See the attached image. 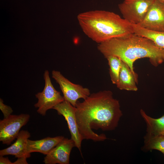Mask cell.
<instances>
[{"label": "cell", "mask_w": 164, "mask_h": 164, "mask_svg": "<svg viewBox=\"0 0 164 164\" xmlns=\"http://www.w3.org/2000/svg\"><path fill=\"white\" fill-rule=\"evenodd\" d=\"M75 107L78 129L83 140L99 142L106 139L105 134H97L92 129L114 130L123 115L119 101L109 90L90 94L82 102L78 101Z\"/></svg>", "instance_id": "6da1fadb"}, {"label": "cell", "mask_w": 164, "mask_h": 164, "mask_svg": "<svg viewBox=\"0 0 164 164\" xmlns=\"http://www.w3.org/2000/svg\"><path fill=\"white\" fill-rule=\"evenodd\" d=\"M97 49L104 57L113 56L120 58L136 75L133 64L138 59L148 58L155 67L164 63V49L149 39L135 33L99 44Z\"/></svg>", "instance_id": "7a4b0ae2"}, {"label": "cell", "mask_w": 164, "mask_h": 164, "mask_svg": "<svg viewBox=\"0 0 164 164\" xmlns=\"http://www.w3.org/2000/svg\"><path fill=\"white\" fill-rule=\"evenodd\" d=\"M77 19L84 34L99 44L134 33L133 24L112 12L87 11L79 14Z\"/></svg>", "instance_id": "3957f363"}, {"label": "cell", "mask_w": 164, "mask_h": 164, "mask_svg": "<svg viewBox=\"0 0 164 164\" xmlns=\"http://www.w3.org/2000/svg\"><path fill=\"white\" fill-rule=\"evenodd\" d=\"M43 77L45 80L44 88L42 92L35 95L38 101L34 106L38 108L37 111L39 114L45 116L48 110L53 109L56 105L63 101L64 99L52 84L48 70L45 71Z\"/></svg>", "instance_id": "277c9868"}, {"label": "cell", "mask_w": 164, "mask_h": 164, "mask_svg": "<svg viewBox=\"0 0 164 164\" xmlns=\"http://www.w3.org/2000/svg\"><path fill=\"white\" fill-rule=\"evenodd\" d=\"M155 0H124L118 5L123 18L132 24L139 25Z\"/></svg>", "instance_id": "5b68a950"}, {"label": "cell", "mask_w": 164, "mask_h": 164, "mask_svg": "<svg viewBox=\"0 0 164 164\" xmlns=\"http://www.w3.org/2000/svg\"><path fill=\"white\" fill-rule=\"evenodd\" d=\"M52 77L59 84L64 100L75 107L78 99L81 98L85 99L90 94L89 89L72 83L59 71L53 70Z\"/></svg>", "instance_id": "8992f818"}, {"label": "cell", "mask_w": 164, "mask_h": 164, "mask_svg": "<svg viewBox=\"0 0 164 164\" xmlns=\"http://www.w3.org/2000/svg\"><path fill=\"white\" fill-rule=\"evenodd\" d=\"M28 114H11L0 121V141L3 144L10 145L16 138L21 128L29 121Z\"/></svg>", "instance_id": "52a82bcc"}, {"label": "cell", "mask_w": 164, "mask_h": 164, "mask_svg": "<svg viewBox=\"0 0 164 164\" xmlns=\"http://www.w3.org/2000/svg\"><path fill=\"white\" fill-rule=\"evenodd\" d=\"M53 109L56 111L58 114L62 115L65 118L71 134V138L74 141L75 147L80 152L81 142L83 139L78 129L75 107L64 100L56 105Z\"/></svg>", "instance_id": "ba28073f"}, {"label": "cell", "mask_w": 164, "mask_h": 164, "mask_svg": "<svg viewBox=\"0 0 164 164\" xmlns=\"http://www.w3.org/2000/svg\"><path fill=\"white\" fill-rule=\"evenodd\" d=\"M138 25L151 30L164 32V3L155 0L142 21Z\"/></svg>", "instance_id": "9c48e42d"}, {"label": "cell", "mask_w": 164, "mask_h": 164, "mask_svg": "<svg viewBox=\"0 0 164 164\" xmlns=\"http://www.w3.org/2000/svg\"><path fill=\"white\" fill-rule=\"evenodd\" d=\"M75 147L71 139L64 138L44 158L45 164H68L71 151Z\"/></svg>", "instance_id": "30bf717a"}, {"label": "cell", "mask_w": 164, "mask_h": 164, "mask_svg": "<svg viewBox=\"0 0 164 164\" xmlns=\"http://www.w3.org/2000/svg\"><path fill=\"white\" fill-rule=\"evenodd\" d=\"M30 133L27 130L20 131L15 142L9 147L0 150V155H14L15 158H29L31 153L27 151L28 140L30 137Z\"/></svg>", "instance_id": "8fae6325"}, {"label": "cell", "mask_w": 164, "mask_h": 164, "mask_svg": "<svg viewBox=\"0 0 164 164\" xmlns=\"http://www.w3.org/2000/svg\"><path fill=\"white\" fill-rule=\"evenodd\" d=\"M64 137L62 136L54 137H48L37 140L28 139L27 149L28 152H39L43 154H47Z\"/></svg>", "instance_id": "7c38bea8"}, {"label": "cell", "mask_w": 164, "mask_h": 164, "mask_svg": "<svg viewBox=\"0 0 164 164\" xmlns=\"http://www.w3.org/2000/svg\"><path fill=\"white\" fill-rule=\"evenodd\" d=\"M138 75H135L129 66L122 61L118 81L116 84L121 90L136 91L138 88Z\"/></svg>", "instance_id": "4fadbf2b"}, {"label": "cell", "mask_w": 164, "mask_h": 164, "mask_svg": "<svg viewBox=\"0 0 164 164\" xmlns=\"http://www.w3.org/2000/svg\"><path fill=\"white\" fill-rule=\"evenodd\" d=\"M140 114L146 124V134L164 136V115L158 118H154L147 115L142 109L140 110Z\"/></svg>", "instance_id": "5bb4252c"}, {"label": "cell", "mask_w": 164, "mask_h": 164, "mask_svg": "<svg viewBox=\"0 0 164 164\" xmlns=\"http://www.w3.org/2000/svg\"><path fill=\"white\" fill-rule=\"evenodd\" d=\"M134 33L151 40L159 47L164 49V32L154 31L139 25L133 24Z\"/></svg>", "instance_id": "9a60e30c"}, {"label": "cell", "mask_w": 164, "mask_h": 164, "mask_svg": "<svg viewBox=\"0 0 164 164\" xmlns=\"http://www.w3.org/2000/svg\"><path fill=\"white\" fill-rule=\"evenodd\" d=\"M142 151L148 152L156 150L161 152L164 156V136H152L145 134L144 137Z\"/></svg>", "instance_id": "2e32d148"}, {"label": "cell", "mask_w": 164, "mask_h": 164, "mask_svg": "<svg viewBox=\"0 0 164 164\" xmlns=\"http://www.w3.org/2000/svg\"><path fill=\"white\" fill-rule=\"evenodd\" d=\"M105 57L107 59L109 66V73L111 82L113 84H116L118 81L122 61L120 58L114 56H109Z\"/></svg>", "instance_id": "e0dca14e"}, {"label": "cell", "mask_w": 164, "mask_h": 164, "mask_svg": "<svg viewBox=\"0 0 164 164\" xmlns=\"http://www.w3.org/2000/svg\"><path fill=\"white\" fill-rule=\"evenodd\" d=\"M0 109L2 112L4 118H7L12 114L13 111L12 108L9 106L5 104L3 100L0 98Z\"/></svg>", "instance_id": "ac0fdd59"}, {"label": "cell", "mask_w": 164, "mask_h": 164, "mask_svg": "<svg viewBox=\"0 0 164 164\" xmlns=\"http://www.w3.org/2000/svg\"><path fill=\"white\" fill-rule=\"evenodd\" d=\"M0 164H13L8 157H5L3 156L0 155Z\"/></svg>", "instance_id": "d6986e66"}, {"label": "cell", "mask_w": 164, "mask_h": 164, "mask_svg": "<svg viewBox=\"0 0 164 164\" xmlns=\"http://www.w3.org/2000/svg\"><path fill=\"white\" fill-rule=\"evenodd\" d=\"M26 158L25 157H20L17 158V159L13 164H26L28 162L26 161Z\"/></svg>", "instance_id": "ffe728a7"}, {"label": "cell", "mask_w": 164, "mask_h": 164, "mask_svg": "<svg viewBox=\"0 0 164 164\" xmlns=\"http://www.w3.org/2000/svg\"><path fill=\"white\" fill-rule=\"evenodd\" d=\"M164 3V0H156Z\"/></svg>", "instance_id": "44dd1931"}]
</instances>
